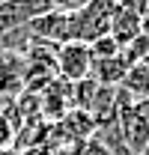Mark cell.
<instances>
[{"instance_id": "5", "label": "cell", "mask_w": 149, "mask_h": 155, "mask_svg": "<svg viewBox=\"0 0 149 155\" xmlns=\"http://www.w3.org/2000/svg\"><path fill=\"white\" fill-rule=\"evenodd\" d=\"M125 72H128V63L119 54V57H111V60H93L90 78H93L98 87H113V90H116V87H122Z\"/></svg>"}, {"instance_id": "6", "label": "cell", "mask_w": 149, "mask_h": 155, "mask_svg": "<svg viewBox=\"0 0 149 155\" xmlns=\"http://www.w3.org/2000/svg\"><path fill=\"white\" fill-rule=\"evenodd\" d=\"M21 72H27V66L15 54H3L0 51V96L3 93L12 96V93H18L21 87H24V75Z\"/></svg>"}, {"instance_id": "12", "label": "cell", "mask_w": 149, "mask_h": 155, "mask_svg": "<svg viewBox=\"0 0 149 155\" xmlns=\"http://www.w3.org/2000/svg\"><path fill=\"white\" fill-rule=\"evenodd\" d=\"M143 155H149V149H146V152H143Z\"/></svg>"}, {"instance_id": "8", "label": "cell", "mask_w": 149, "mask_h": 155, "mask_svg": "<svg viewBox=\"0 0 149 155\" xmlns=\"http://www.w3.org/2000/svg\"><path fill=\"white\" fill-rule=\"evenodd\" d=\"M12 140H15V119H9L0 107V149H12Z\"/></svg>"}, {"instance_id": "2", "label": "cell", "mask_w": 149, "mask_h": 155, "mask_svg": "<svg viewBox=\"0 0 149 155\" xmlns=\"http://www.w3.org/2000/svg\"><path fill=\"white\" fill-rule=\"evenodd\" d=\"M57 69H60V75L66 78L69 84L87 81L90 72H93L90 48L84 42H66V45H60V51H57Z\"/></svg>"}, {"instance_id": "7", "label": "cell", "mask_w": 149, "mask_h": 155, "mask_svg": "<svg viewBox=\"0 0 149 155\" xmlns=\"http://www.w3.org/2000/svg\"><path fill=\"white\" fill-rule=\"evenodd\" d=\"M87 48H90V57L93 60H111V57H119V54H122V48H119L111 36L95 39V42H90Z\"/></svg>"}, {"instance_id": "10", "label": "cell", "mask_w": 149, "mask_h": 155, "mask_svg": "<svg viewBox=\"0 0 149 155\" xmlns=\"http://www.w3.org/2000/svg\"><path fill=\"white\" fill-rule=\"evenodd\" d=\"M134 107H137V110H140V114L149 119V98H146V101H140V104H134Z\"/></svg>"}, {"instance_id": "3", "label": "cell", "mask_w": 149, "mask_h": 155, "mask_svg": "<svg viewBox=\"0 0 149 155\" xmlns=\"http://www.w3.org/2000/svg\"><path fill=\"white\" fill-rule=\"evenodd\" d=\"M108 36H111L119 48H128L131 42L140 36V15L134 12L131 3H113L111 33H108Z\"/></svg>"}, {"instance_id": "11", "label": "cell", "mask_w": 149, "mask_h": 155, "mask_svg": "<svg viewBox=\"0 0 149 155\" xmlns=\"http://www.w3.org/2000/svg\"><path fill=\"white\" fill-rule=\"evenodd\" d=\"M0 155H18V149L12 146V149H0Z\"/></svg>"}, {"instance_id": "1", "label": "cell", "mask_w": 149, "mask_h": 155, "mask_svg": "<svg viewBox=\"0 0 149 155\" xmlns=\"http://www.w3.org/2000/svg\"><path fill=\"white\" fill-rule=\"evenodd\" d=\"M111 15L113 3H87L72 9V27H74V42L90 45L95 39L111 33Z\"/></svg>"}, {"instance_id": "9", "label": "cell", "mask_w": 149, "mask_h": 155, "mask_svg": "<svg viewBox=\"0 0 149 155\" xmlns=\"http://www.w3.org/2000/svg\"><path fill=\"white\" fill-rule=\"evenodd\" d=\"M140 33H143V36H149V12L140 18Z\"/></svg>"}, {"instance_id": "4", "label": "cell", "mask_w": 149, "mask_h": 155, "mask_svg": "<svg viewBox=\"0 0 149 155\" xmlns=\"http://www.w3.org/2000/svg\"><path fill=\"white\" fill-rule=\"evenodd\" d=\"M122 93L140 104L149 98V60H140V63H131L125 78H122Z\"/></svg>"}]
</instances>
